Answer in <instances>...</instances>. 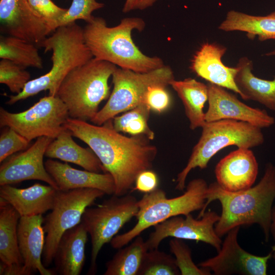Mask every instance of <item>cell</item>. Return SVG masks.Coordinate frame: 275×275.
Masks as SVG:
<instances>
[{
  "mask_svg": "<svg viewBox=\"0 0 275 275\" xmlns=\"http://www.w3.org/2000/svg\"><path fill=\"white\" fill-rule=\"evenodd\" d=\"M41 47L44 48L45 52H52L50 70L31 79L20 93L9 96L7 104L12 105L43 91H48V95L56 96L65 77L72 70L93 58L86 44L83 28L75 22L58 28L44 40Z\"/></svg>",
  "mask_w": 275,
  "mask_h": 275,
  "instance_id": "277c9868",
  "label": "cell"
},
{
  "mask_svg": "<svg viewBox=\"0 0 275 275\" xmlns=\"http://www.w3.org/2000/svg\"><path fill=\"white\" fill-rule=\"evenodd\" d=\"M104 7V4L96 0H72L67 12L59 20L57 28L77 20H82L88 23L94 17L93 12Z\"/></svg>",
  "mask_w": 275,
  "mask_h": 275,
  "instance_id": "836d02e7",
  "label": "cell"
},
{
  "mask_svg": "<svg viewBox=\"0 0 275 275\" xmlns=\"http://www.w3.org/2000/svg\"><path fill=\"white\" fill-rule=\"evenodd\" d=\"M218 29L225 32H244L249 38L253 39L257 36L261 41L275 39V11L262 16L231 10Z\"/></svg>",
  "mask_w": 275,
  "mask_h": 275,
  "instance_id": "484cf974",
  "label": "cell"
},
{
  "mask_svg": "<svg viewBox=\"0 0 275 275\" xmlns=\"http://www.w3.org/2000/svg\"><path fill=\"white\" fill-rule=\"evenodd\" d=\"M0 135V162L13 154L26 150L30 142L11 127H5Z\"/></svg>",
  "mask_w": 275,
  "mask_h": 275,
  "instance_id": "e575fe53",
  "label": "cell"
},
{
  "mask_svg": "<svg viewBox=\"0 0 275 275\" xmlns=\"http://www.w3.org/2000/svg\"><path fill=\"white\" fill-rule=\"evenodd\" d=\"M105 194L95 188L58 190L51 212L44 218L43 229L46 234L42 262L48 267L53 262L63 234L81 223L87 208Z\"/></svg>",
  "mask_w": 275,
  "mask_h": 275,
  "instance_id": "30bf717a",
  "label": "cell"
},
{
  "mask_svg": "<svg viewBox=\"0 0 275 275\" xmlns=\"http://www.w3.org/2000/svg\"><path fill=\"white\" fill-rule=\"evenodd\" d=\"M179 274L175 258L156 249L146 252L138 275Z\"/></svg>",
  "mask_w": 275,
  "mask_h": 275,
  "instance_id": "4dcf8cb0",
  "label": "cell"
},
{
  "mask_svg": "<svg viewBox=\"0 0 275 275\" xmlns=\"http://www.w3.org/2000/svg\"><path fill=\"white\" fill-rule=\"evenodd\" d=\"M158 0H125L122 11L128 13L134 10H143L149 8Z\"/></svg>",
  "mask_w": 275,
  "mask_h": 275,
  "instance_id": "ab89813d",
  "label": "cell"
},
{
  "mask_svg": "<svg viewBox=\"0 0 275 275\" xmlns=\"http://www.w3.org/2000/svg\"><path fill=\"white\" fill-rule=\"evenodd\" d=\"M112 77L113 91L107 102L91 120L95 125H102L119 114L143 104V96L150 86H168L175 79L172 69L166 65L145 73L117 67Z\"/></svg>",
  "mask_w": 275,
  "mask_h": 275,
  "instance_id": "ba28073f",
  "label": "cell"
},
{
  "mask_svg": "<svg viewBox=\"0 0 275 275\" xmlns=\"http://www.w3.org/2000/svg\"><path fill=\"white\" fill-rule=\"evenodd\" d=\"M166 86L152 85L147 89L143 98L142 103L151 109L158 113L166 111L170 106L171 98Z\"/></svg>",
  "mask_w": 275,
  "mask_h": 275,
  "instance_id": "8d00e7d4",
  "label": "cell"
},
{
  "mask_svg": "<svg viewBox=\"0 0 275 275\" xmlns=\"http://www.w3.org/2000/svg\"><path fill=\"white\" fill-rule=\"evenodd\" d=\"M271 252V258H273V259L275 260V245L272 246Z\"/></svg>",
  "mask_w": 275,
  "mask_h": 275,
  "instance_id": "b9f144b4",
  "label": "cell"
},
{
  "mask_svg": "<svg viewBox=\"0 0 275 275\" xmlns=\"http://www.w3.org/2000/svg\"><path fill=\"white\" fill-rule=\"evenodd\" d=\"M36 44L10 36L0 37V58L9 60L25 68L42 69V59Z\"/></svg>",
  "mask_w": 275,
  "mask_h": 275,
  "instance_id": "f1b7e54d",
  "label": "cell"
},
{
  "mask_svg": "<svg viewBox=\"0 0 275 275\" xmlns=\"http://www.w3.org/2000/svg\"><path fill=\"white\" fill-rule=\"evenodd\" d=\"M208 187L204 179L198 178L191 180L184 193L175 198H168L165 191L158 188L145 194L138 200L136 223L129 231L116 235L110 242L112 247H124L144 231L170 218L201 211L206 203Z\"/></svg>",
  "mask_w": 275,
  "mask_h": 275,
  "instance_id": "8992f818",
  "label": "cell"
},
{
  "mask_svg": "<svg viewBox=\"0 0 275 275\" xmlns=\"http://www.w3.org/2000/svg\"><path fill=\"white\" fill-rule=\"evenodd\" d=\"M151 109L145 104H141L136 107L125 112L113 120V127L119 132L131 135H144L150 140L154 139L155 133L149 127L148 121Z\"/></svg>",
  "mask_w": 275,
  "mask_h": 275,
  "instance_id": "f546056e",
  "label": "cell"
},
{
  "mask_svg": "<svg viewBox=\"0 0 275 275\" xmlns=\"http://www.w3.org/2000/svg\"><path fill=\"white\" fill-rule=\"evenodd\" d=\"M42 214L21 216L18 225V242L23 264L34 272L41 275H53L54 270L43 264L42 254L45 237Z\"/></svg>",
  "mask_w": 275,
  "mask_h": 275,
  "instance_id": "ffe728a7",
  "label": "cell"
},
{
  "mask_svg": "<svg viewBox=\"0 0 275 275\" xmlns=\"http://www.w3.org/2000/svg\"><path fill=\"white\" fill-rule=\"evenodd\" d=\"M240 227L230 230L217 254L198 264L215 275H266L270 252L266 256L253 255L242 248L238 242Z\"/></svg>",
  "mask_w": 275,
  "mask_h": 275,
  "instance_id": "4fadbf2b",
  "label": "cell"
},
{
  "mask_svg": "<svg viewBox=\"0 0 275 275\" xmlns=\"http://www.w3.org/2000/svg\"><path fill=\"white\" fill-rule=\"evenodd\" d=\"M70 131L65 128L49 144L45 156L76 164L86 170L106 173L99 158L90 148H85L73 140Z\"/></svg>",
  "mask_w": 275,
  "mask_h": 275,
  "instance_id": "603a6c76",
  "label": "cell"
},
{
  "mask_svg": "<svg viewBox=\"0 0 275 275\" xmlns=\"http://www.w3.org/2000/svg\"><path fill=\"white\" fill-rule=\"evenodd\" d=\"M20 216L0 198V259L7 264H23L18 246V225Z\"/></svg>",
  "mask_w": 275,
  "mask_h": 275,
  "instance_id": "4316f807",
  "label": "cell"
},
{
  "mask_svg": "<svg viewBox=\"0 0 275 275\" xmlns=\"http://www.w3.org/2000/svg\"><path fill=\"white\" fill-rule=\"evenodd\" d=\"M53 140L48 136L38 138L26 150L15 153L4 160L0 166V185L37 180L58 189L43 162L46 150Z\"/></svg>",
  "mask_w": 275,
  "mask_h": 275,
  "instance_id": "5bb4252c",
  "label": "cell"
},
{
  "mask_svg": "<svg viewBox=\"0 0 275 275\" xmlns=\"http://www.w3.org/2000/svg\"><path fill=\"white\" fill-rule=\"evenodd\" d=\"M270 235L275 241V201L272 206L271 212V222L270 226Z\"/></svg>",
  "mask_w": 275,
  "mask_h": 275,
  "instance_id": "60d3db41",
  "label": "cell"
},
{
  "mask_svg": "<svg viewBox=\"0 0 275 275\" xmlns=\"http://www.w3.org/2000/svg\"><path fill=\"white\" fill-rule=\"evenodd\" d=\"M170 85L182 102L190 129L202 128L206 123L203 108L208 101L207 85L194 78H187L181 80L174 79Z\"/></svg>",
  "mask_w": 275,
  "mask_h": 275,
  "instance_id": "d4e9b609",
  "label": "cell"
},
{
  "mask_svg": "<svg viewBox=\"0 0 275 275\" xmlns=\"http://www.w3.org/2000/svg\"><path fill=\"white\" fill-rule=\"evenodd\" d=\"M235 81L243 100L258 102L275 111V76L272 80L260 78L253 72V62L246 57L239 60Z\"/></svg>",
  "mask_w": 275,
  "mask_h": 275,
  "instance_id": "cb8c5ba5",
  "label": "cell"
},
{
  "mask_svg": "<svg viewBox=\"0 0 275 275\" xmlns=\"http://www.w3.org/2000/svg\"><path fill=\"white\" fill-rule=\"evenodd\" d=\"M45 169L57 184L58 189L69 190L79 188H95L105 194H115L116 186L112 176L108 173H96L80 170L68 163L52 159L45 162Z\"/></svg>",
  "mask_w": 275,
  "mask_h": 275,
  "instance_id": "d6986e66",
  "label": "cell"
},
{
  "mask_svg": "<svg viewBox=\"0 0 275 275\" xmlns=\"http://www.w3.org/2000/svg\"><path fill=\"white\" fill-rule=\"evenodd\" d=\"M226 50L225 46L216 43L202 44L191 60L190 69L208 82L233 91L241 97L235 81L237 67L226 66L222 61Z\"/></svg>",
  "mask_w": 275,
  "mask_h": 275,
  "instance_id": "ac0fdd59",
  "label": "cell"
},
{
  "mask_svg": "<svg viewBox=\"0 0 275 275\" xmlns=\"http://www.w3.org/2000/svg\"><path fill=\"white\" fill-rule=\"evenodd\" d=\"M214 173L221 188L238 191L253 186L258 174V163L252 150L238 148L219 161Z\"/></svg>",
  "mask_w": 275,
  "mask_h": 275,
  "instance_id": "e0dca14e",
  "label": "cell"
},
{
  "mask_svg": "<svg viewBox=\"0 0 275 275\" xmlns=\"http://www.w3.org/2000/svg\"><path fill=\"white\" fill-rule=\"evenodd\" d=\"M171 252L181 275H211L210 269L199 267L192 259L190 248L183 239L174 238L169 241Z\"/></svg>",
  "mask_w": 275,
  "mask_h": 275,
  "instance_id": "1f68e13d",
  "label": "cell"
},
{
  "mask_svg": "<svg viewBox=\"0 0 275 275\" xmlns=\"http://www.w3.org/2000/svg\"><path fill=\"white\" fill-rule=\"evenodd\" d=\"M202 129L186 165L177 176V190L185 189L186 178L192 170L206 168L213 156L225 147L250 149L264 142L262 129L245 122L228 119L206 122Z\"/></svg>",
  "mask_w": 275,
  "mask_h": 275,
  "instance_id": "52a82bcc",
  "label": "cell"
},
{
  "mask_svg": "<svg viewBox=\"0 0 275 275\" xmlns=\"http://www.w3.org/2000/svg\"><path fill=\"white\" fill-rule=\"evenodd\" d=\"M207 85L208 108L205 113L206 122L234 120L245 122L261 129L274 124V118L266 110L245 104L224 88L209 82Z\"/></svg>",
  "mask_w": 275,
  "mask_h": 275,
  "instance_id": "2e32d148",
  "label": "cell"
},
{
  "mask_svg": "<svg viewBox=\"0 0 275 275\" xmlns=\"http://www.w3.org/2000/svg\"><path fill=\"white\" fill-rule=\"evenodd\" d=\"M144 20L126 17L115 26H108L105 20L94 16L83 28L84 39L93 58L109 62L118 67L145 73L164 66L158 57L143 53L132 38V32L145 28Z\"/></svg>",
  "mask_w": 275,
  "mask_h": 275,
  "instance_id": "3957f363",
  "label": "cell"
},
{
  "mask_svg": "<svg viewBox=\"0 0 275 275\" xmlns=\"http://www.w3.org/2000/svg\"><path fill=\"white\" fill-rule=\"evenodd\" d=\"M25 69L9 60L2 59L0 83L6 85L12 93H20L31 80V74Z\"/></svg>",
  "mask_w": 275,
  "mask_h": 275,
  "instance_id": "d6a6232c",
  "label": "cell"
},
{
  "mask_svg": "<svg viewBox=\"0 0 275 275\" xmlns=\"http://www.w3.org/2000/svg\"><path fill=\"white\" fill-rule=\"evenodd\" d=\"M130 244L121 248L105 264L104 275H138L148 251L143 238L136 237Z\"/></svg>",
  "mask_w": 275,
  "mask_h": 275,
  "instance_id": "83f0119b",
  "label": "cell"
},
{
  "mask_svg": "<svg viewBox=\"0 0 275 275\" xmlns=\"http://www.w3.org/2000/svg\"><path fill=\"white\" fill-rule=\"evenodd\" d=\"M117 67L93 58L65 77L56 96L66 105L70 118L91 121L95 117L100 103L111 94L108 80Z\"/></svg>",
  "mask_w": 275,
  "mask_h": 275,
  "instance_id": "5b68a950",
  "label": "cell"
},
{
  "mask_svg": "<svg viewBox=\"0 0 275 275\" xmlns=\"http://www.w3.org/2000/svg\"><path fill=\"white\" fill-rule=\"evenodd\" d=\"M34 272L24 264H7L1 261V275H31Z\"/></svg>",
  "mask_w": 275,
  "mask_h": 275,
  "instance_id": "f35d334b",
  "label": "cell"
},
{
  "mask_svg": "<svg viewBox=\"0 0 275 275\" xmlns=\"http://www.w3.org/2000/svg\"><path fill=\"white\" fill-rule=\"evenodd\" d=\"M1 31L39 47L50 32L44 19L28 0H0Z\"/></svg>",
  "mask_w": 275,
  "mask_h": 275,
  "instance_id": "9a60e30c",
  "label": "cell"
},
{
  "mask_svg": "<svg viewBox=\"0 0 275 275\" xmlns=\"http://www.w3.org/2000/svg\"><path fill=\"white\" fill-rule=\"evenodd\" d=\"M66 105L57 96L48 95L28 109L16 113L0 108V126L9 127L30 142L41 136L56 139L69 118Z\"/></svg>",
  "mask_w": 275,
  "mask_h": 275,
  "instance_id": "8fae6325",
  "label": "cell"
},
{
  "mask_svg": "<svg viewBox=\"0 0 275 275\" xmlns=\"http://www.w3.org/2000/svg\"><path fill=\"white\" fill-rule=\"evenodd\" d=\"M32 9L45 21L50 33L57 29V24L68 9L61 8L51 0H28Z\"/></svg>",
  "mask_w": 275,
  "mask_h": 275,
  "instance_id": "d590c367",
  "label": "cell"
},
{
  "mask_svg": "<svg viewBox=\"0 0 275 275\" xmlns=\"http://www.w3.org/2000/svg\"><path fill=\"white\" fill-rule=\"evenodd\" d=\"M206 200L197 218L203 215L209 204L218 201L222 212L214 229L220 237L236 227L257 224L268 241L275 201V166L267 163L260 181L246 189L230 192L221 188L216 182L211 183L208 185Z\"/></svg>",
  "mask_w": 275,
  "mask_h": 275,
  "instance_id": "7a4b0ae2",
  "label": "cell"
},
{
  "mask_svg": "<svg viewBox=\"0 0 275 275\" xmlns=\"http://www.w3.org/2000/svg\"><path fill=\"white\" fill-rule=\"evenodd\" d=\"M58 190L40 183L25 188L4 185L0 187V198L12 206L20 217L32 216L51 210Z\"/></svg>",
  "mask_w": 275,
  "mask_h": 275,
  "instance_id": "44dd1931",
  "label": "cell"
},
{
  "mask_svg": "<svg viewBox=\"0 0 275 275\" xmlns=\"http://www.w3.org/2000/svg\"><path fill=\"white\" fill-rule=\"evenodd\" d=\"M138 211V200L128 194H114L96 207L86 209L81 223L91 238L89 274L97 272V259L102 246L111 242L123 226L136 216Z\"/></svg>",
  "mask_w": 275,
  "mask_h": 275,
  "instance_id": "9c48e42d",
  "label": "cell"
},
{
  "mask_svg": "<svg viewBox=\"0 0 275 275\" xmlns=\"http://www.w3.org/2000/svg\"><path fill=\"white\" fill-rule=\"evenodd\" d=\"M158 179L156 174L150 169L141 173L137 177L132 190L146 193H150L157 188Z\"/></svg>",
  "mask_w": 275,
  "mask_h": 275,
  "instance_id": "74e56055",
  "label": "cell"
},
{
  "mask_svg": "<svg viewBox=\"0 0 275 275\" xmlns=\"http://www.w3.org/2000/svg\"><path fill=\"white\" fill-rule=\"evenodd\" d=\"M178 215L170 218L154 226L146 243L148 250L158 249L160 242L168 237L201 241L213 246L218 252L222 240L216 233L214 226L219 215L209 209L199 218H195L191 213L185 217Z\"/></svg>",
  "mask_w": 275,
  "mask_h": 275,
  "instance_id": "7c38bea8",
  "label": "cell"
},
{
  "mask_svg": "<svg viewBox=\"0 0 275 275\" xmlns=\"http://www.w3.org/2000/svg\"><path fill=\"white\" fill-rule=\"evenodd\" d=\"M88 234L81 223L63 234L53 259L56 273L60 275L81 273L85 265Z\"/></svg>",
  "mask_w": 275,
  "mask_h": 275,
  "instance_id": "7402d4cb",
  "label": "cell"
},
{
  "mask_svg": "<svg viewBox=\"0 0 275 275\" xmlns=\"http://www.w3.org/2000/svg\"><path fill=\"white\" fill-rule=\"evenodd\" d=\"M111 121L97 125L69 117L64 127L94 152L114 178L115 195L122 196L132 190L141 173L151 169L157 149L144 135L128 137L116 131Z\"/></svg>",
  "mask_w": 275,
  "mask_h": 275,
  "instance_id": "6da1fadb",
  "label": "cell"
},
{
  "mask_svg": "<svg viewBox=\"0 0 275 275\" xmlns=\"http://www.w3.org/2000/svg\"><path fill=\"white\" fill-rule=\"evenodd\" d=\"M265 55L267 56H275V49L273 50L266 53Z\"/></svg>",
  "mask_w": 275,
  "mask_h": 275,
  "instance_id": "7bdbcfd3",
  "label": "cell"
}]
</instances>
